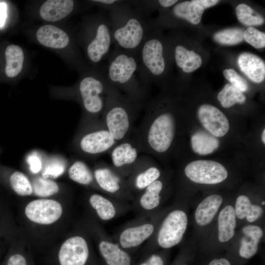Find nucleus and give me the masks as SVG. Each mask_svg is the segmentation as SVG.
Instances as JSON below:
<instances>
[{
	"mask_svg": "<svg viewBox=\"0 0 265 265\" xmlns=\"http://www.w3.org/2000/svg\"><path fill=\"white\" fill-rule=\"evenodd\" d=\"M145 114L141 123L134 128L140 153L161 155L169 150L174 140L176 120L173 112L161 109L154 101L146 102Z\"/></svg>",
	"mask_w": 265,
	"mask_h": 265,
	"instance_id": "1",
	"label": "nucleus"
},
{
	"mask_svg": "<svg viewBox=\"0 0 265 265\" xmlns=\"http://www.w3.org/2000/svg\"><path fill=\"white\" fill-rule=\"evenodd\" d=\"M106 11L114 46L137 55L151 31L148 17L134 8L129 0H120Z\"/></svg>",
	"mask_w": 265,
	"mask_h": 265,
	"instance_id": "2",
	"label": "nucleus"
},
{
	"mask_svg": "<svg viewBox=\"0 0 265 265\" xmlns=\"http://www.w3.org/2000/svg\"><path fill=\"white\" fill-rule=\"evenodd\" d=\"M104 72L107 81L132 102L144 107L148 86L141 78L137 55L114 46L107 57Z\"/></svg>",
	"mask_w": 265,
	"mask_h": 265,
	"instance_id": "3",
	"label": "nucleus"
},
{
	"mask_svg": "<svg viewBox=\"0 0 265 265\" xmlns=\"http://www.w3.org/2000/svg\"><path fill=\"white\" fill-rule=\"evenodd\" d=\"M107 83L104 69L89 66L80 73L75 84L65 89L63 96L80 104L81 121L100 120L105 107Z\"/></svg>",
	"mask_w": 265,
	"mask_h": 265,
	"instance_id": "4",
	"label": "nucleus"
},
{
	"mask_svg": "<svg viewBox=\"0 0 265 265\" xmlns=\"http://www.w3.org/2000/svg\"><path fill=\"white\" fill-rule=\"evenodd\" d=\"M78 45L83 49L85 57L93 68H101L108 57L113 40L106 11L101 9L94 14L84 17L77 34Z\"/></svg>",
	"mask_w": 265,
	"mask_h": 265,
	"instance_id": "5",
	"label": "nucleus"
},
{
	"mask_svg": "<svg viewBox=\"0 0 265 265\" xmlns=\"http://www.w3.org/2000/svg\"><path fill=\"white\" fill-rule=\"evenodd\" d=\"M107 82L106 105L101 120L114 139L119 142L131 136L134 122L144 107Z\"/></svg>",
	"mask_w": 265,
	"mask_h": 265,
	"instance_id": "6",
	"label": "nucleus"
},
{
	"mask_svg": "<svg viewBox=\"0 0 265 265\" xmlns=\"http://www.w3.org/2000/svg\"><path fill=\"white\" fill-rule=\"evenodd\" d=\"M117 143L101 119L81 121L73 140V147L81 156L94 158L108 153Z\"/></svg>",
	"mask_w": 265,
	"mask_h": 265,
	"instance_id": "7",
	"label": "nucleus"
},
{
	"mask_svg": "<svg viewBox=\"0 0 265 265\" xmlns=\"http://www.w3.org/2000/svg\"><path fill=\"white\" fill-rule=\"evenodd\" d=\"M162 40L151 31L137 54L139 72L144 83L148 85L165 74L166 61Z\"/></svg>",
	"mask_w": 265,
	"mask_h": 265,
	"instance_id": "8",
	"label": "nucleus"
},
{
	"mask_svg": "<svg viewBox=\"0 0 265 265\" xmlns=\"http://www.w3.org/2000/svg\"><path fill=\"white\" fill-rule=\"evenodd\" d=\"M86 235L76 234L66 239L54 257V265H103Z\"/></svg>",
	"mask_w": 265,
	"mask_h": 265,
	"instance_id": "9",
	"label": "nucleus"
},
{
	"mask_svg": "<svg viewBox=\"0 0 265 265\" xmlns=\"http://www.w3.org/2000/svg\"><path fill=\"white\" fill-rule=\"evenodd\" d=\"M92 170L101 193L122 202L133 201L134 196L129 187L127 179L111 164L100 161L95 164Z\"/></svg>",
	"mask_w": 265,
	"mask_h": 265,
	"instance_id": "10",
	"label": "nucleus"
},
{
	"mask_svg": "<svg viewBox=\"0 0 265 265\" xmlns=\"http://www.w3.org/2000/svg\"><path fill=\"white\" fill-rule=\"evenodd\" d=\"M92 223L90 232L95 240L103 265H135L131 254L123 249L96 221Z\"/></svg>",
	"mask_w": 265,
	"mask_h": 265,
	"instance_id": "11",
	"label": "nucleus"
},
{
	"mask_svg": "<svg viewBox=\"0 0 265 265\" xmlns=\"http://www.w3.org/2000/svg\"><path fill=\"white\" fill-rule=\"evenodd\" d=\"M155 230L154 223L146 215H140L122 227L114 239L123 249L132 254L153 236Z\"/></svg>",
	"mask_w": 265,
	"mask_h": 265,
	"instance_id": "12",
	"label": "nucleus"
},
{
	"mask_svg": "<svg viewBox=\"0 0 265 265\" xmlns=\"http://www.w3.org/2000/svg\"><path fill=\"white\" fill-rule=\"evenodd\" d=\"M187 225L186 213L180 210L170 212L162 221L156 237L159 247L164 249L172 247L182 240Z\"/></svg>",
	"mask_w": 265,
	"mask_h": 265,
	"instance_id": "13",
	"label": "nucleus"
},
{
	"mask_svg": "<svg viewBox=\"0 0 265 265\" xmlns=\"http://www.w3.org/2000/svg\"><path fill=\"white\" fill-rule=\"evenodd\" d=\"M140 153L138 143L132 134L118 142L108 152L111 166L121 175L127 178L132 173Z\"/></svg>",
	"mask_w": 265,
	"mask_h": 265,
	"instance_id": "14",
	"label": "nucleus"
},
{
	"mask_svg": "<svg viewBox=\"0 0 265 265\" xmlns=\"http://www.w3.org/2000/svg\"><path fill=\"white\" fill-rule=\"evenodd\" d=\"M63 209L61 204L55 199L38 198L29 202L24 213L31 222L40 225H50L57 222L62 216Z\"/></svg>",
	"mask_w": 265,
	"mask_h": 265,
	"instance_id": "15",
	"label": "nucleus"
},
{
	"mask_svg": "<svg viewBox=\"0 0 265 265\" xmlns=\"http://www.w3.org/2000/svg\"><path fill=\"white\" fill-rule=\"evenodd\" d=\"M186 177L193 182L216 184L224 181L228 172L221 163L210 160H197L188 163L185 168Z\"/></svg>",
	"mask_w": 265,
	"mask_h": 265,
	"instance_id": "16",
	"label": "nucleus"
},
{
	"mask_svg": "<svg viewBox=\"0 0 265 265\" xmlns=\"http://www.w3.org/2000/svg\"><path fill=\"white\" fill-rule=\"evenodd\" d=\"M160 175L159 169L144 154L139 155L132 173L126 179L129 187L134 197L159 179Z\"/></svg>",
	"mask_w": 265,
	"mask_h": 265,
	"instance_id": "17",
	"label": "nucleus"
},
{
	"mask_svg": "<svg viewBox=\"0 0 265 265\" xmlns=\"http://www.w3.org/2000/svg\"><path fill=\"white\" fill-rule=\"evenodd\" d=\"M88 202L97 217L104 222L114 219L132 208L128 203L99 192H92L89 194Z\"/></svg>",
	"mask_w": 265,
	"mask_h": 265,
	"instance_id": "18",
	"label": "nucleus"
},
{
	"mask_svg": "<svg viewBox=\"0 0 265 265\" xmlns=\"http://www.w3.org/2000/svg\"><path fill=\"white\" fill-rule=\"evenodd\" d=\"M198 118L203 126L215 137H222L228 132L229 122L225 115L211 105H201L197 111Z\"/></svg>",
	"mask_w": 265,
	"mask_h": 265,
	"instance_id": "19",
	"label": "nucleus"
},
{
	"mask_svg": "<svg viewBox=\"0 0 265 265\" xmlns=\"http://www.w3.org/2000/svg\"><path fill=\"white\" fill-rule=\"evenodd\" d=\"M77 1L73 0H48L40 6L38 14L44 21L50 23L60 21L78 10Z\"/></svg>",
	"mask_w": 265,
	"mask_h": 265,
	"instance_id": "20",
	"label": "nucleus"
},
{
	"mask_svg": "<svg viewBox=\"0 0 265 265\" xmlns=\"http://www.w3.org/2000/svg\"><path fill=\"white\" fill-rule=\"evenodd\" d=\"M163 188V182L158 179L134 196L133 208L139 215H147L148 212L158 207Z\"/></svg>",
	"mask_w": 265,
	"mask_h": 265,
	"instance_id": "21",
	"label": "nucleus"
},
{
	"mask_svg": "<svg viewBox=\"0 0 265 265\" xmlns=\"http://www.w3.org/2000/svg\"><path fill=\"white\" fill-rule=\"evenodd\" d=\"M238 63L240 70L252 81L260 83L265 78V64L259 56L249 53L239 55Z\"/></svg>",
	"mask_w": 265,
	"mask_h": 265,
	"instance_id": "22",
	"label": "nucleus"
},
{
	"mask_svg": "<svg viewBox=\"0 0 265 265\" xmlns=\"http://www.w3.org/2000/svg\"><path fill=\"white\" fill-rule=\"evenodd\" d=\"M6 76L13 79L22 74L26 64V53L24 49L16 44L8 45L5 50Z\"/></svg>",
	"mask_w": 265,
	"mask_h": 265,
	"instance_id": "23",
	"label": "nucleus"
},
{
	"mask_svg": "<svg viewBox=\"0 0 265 265\" xmlns=\"http://www.w3.org/2000/svg\"><path fill=\"white\" fill-rule=\"evenodd\" d=\"M67 174L69 178L73 182L92 187L101 192L95 181L92 169L83 160L79 159L73 160L69 164Z\"/></svg>",
	"mask_w": 265,
	"mask_h": 265,
	"instance_id": "24",
	"label": "nucleus"
},
{
	"mask_svg": "<svg viewBox=\"0 0 265 265\" xmlns=\"http://www.w3.org/2000/svg\"><path fill=\"white\" fill-rule=\"evenodd\" d=\"M220 195L213 194L204 199L198 206L195 213V220L200 226L209 224L214 218L222 203Z\"/></svg>",
	"mask_w": 265,
	"mask_h": 265,
	"instance_id": "25",
	"label": "nucleus"
},
{
	"mask_svg": "<svg viewBox=\"0 0 265 265\" xmlns=\"http://www.w3.org/2000/svg\"><path fill=\"white\" fill-rule=\"evenodd\" d=\"M242 232L245 236L241 239L239 254L241 257L248 259L256 253L263 232L260 227L255 225L246 226Z\"/></svg>",
	"mask_w": 265,
	"mask_h": 265,
	"instance_id": "26",
	"label": "nucleus"
},
{
	"mask_svg": "<svg viewBox=\"0 0 265 265\" xmlns=\"http://www.w3.org/2000/svg\"><path fill=\"white\" fill-rule=\"evenodd\" d=\"M190 141L193 151L200 155L212 153L218 148L220 145L216 137L202 130L194 133L191 137Z\"/></svg>",
	"mask_w": 265,
	"mask_h": 265,
	"instance_id": "27",
	"label": "nucleus"
},
{
	"mask_svg": "<svg viewBox=\"0 0 265 265\" xmlns=\"http://www.w3.org/2000/svg\"><path fill=\"white\" fill-rule=\"evenodd\" d=\"M236 216L235 209L230 205L226 206L220 212L218 216V239L220 242L227 241L234 236Z\"/></svg>",
	"mask_w": 265,
	"mask_h": 265,
	"instance_id": "28",
	"label": "nucleus"
},
{
	"mask_svg": "<svg viewBox=\"0 0 265 265\" xmlns=\"http://www.w3.org/2000/svg\"><path fill=\"white\" fill-rule=\"evenodd\" d=\"M204 9L192 0L179 2L171 10V14L176 18L185 19L193 25L199 24Z\"/></svg>",
	"mask_w": 265,
	"mask_h": 265,
	"instance_id": "29",
	"label": "nucleus"
},
{
	"mask_svg": "<svg viewBox=\"0 0 265 265\" xmlns=\"http://www.w3.org/2000/svg\"><path fill=\"white\" fill-rule=\"evenodd\" d=\"M69 164L67 160L62 156H47L41 176L53 180L58 178L65 172Z\"/></svg>",
	"mask_w": 265,
	"mask_h": 265,
	"instance_id": "30",
	"label": "nucleus"
},
{
	"mask_svg": "<svg viewBox=\"0 0 265 265\" xmlns=\"http://www.w3.org/2000/svg\"><path fill=\"white\" fill-rule=\"evenodd\" d=\"M234 209L238 219L246 218L249 222L257 220L263 213L261 206L252 205L249 198L245 195H240L237 198Z\"/></svg>",
	"mask_w": 265,
	"mask_h": 265,
	"instance_id": "31",
	"label": "nucleus"
},
{
	"mask_svg": "<svg viewBox=\"0 0 265 265\" xmlns=\"http://www.w3.org/2000/svg\"><path fill=\"white\" fill-rule=\"evenodd\" d=\"M31 183L33 194L41 198H48L60 191V186L56 181L41 176L35 177Z\"/></svg>",
	"mask_w": 265,
	"mask_h": 265,
	"instance_id": "32",
	"label": "nucleus"
},
{
	"mask_svg": "<svg viewBox=\"0 0 265 265\" xmlns=\"http://www.w3.org/2000/svg\"><path fill=\"white\" fill-rule=\"evenodd\" d=\"M9 182L12 189L20 196H29L33 194L31 181L23 172H13L9 176Z\"/></svg>",
	"mask_w": 265,
	"mask_h": 265,
	"instance_id": "33",
	"label": "nucleus"
},
{
	"mask_svg": "<svg viewBox=\"0 0 265 265\" xmlns=\"http://www.w3.org/2000/svg\"><path fill=\"white\" fill-rule=\"evenodd\" d=\"M217 99L223 107L228 108L236 103L243 104L246 96L231 84L227 83L219 92Z\"/></svg>",
	"mask_w": 265,
	"mask_h": 265,
	"instance_id": "34",
	"label": "nucleus"
},
{
	"mask_svg": "<svg viewBox=\"0 0 265 265\" xmlns=\"http://www.w3.org/2000/svg\"><path fill=\"white\" fill-rule=\"evenodd\" d=\"M236 12L238 21L244 25L251 26L264 23V18L245 4L238 5L236 8Z\"/></svg>",
	"mask_w": 265,
	"mask_h": 265,
	"instance_id": "35",
	"label": "nucleus"
},
{
	"mask_svg": "<svg viewBox=\"0 0 265 265\" xmlns=\"http://www.w3.org/2000/svg\"><path fill=\"white\" fill-rule=\"evenodd\" d=\"M244 31L242 29L238 27L225 29L215 33L213 39L216 42L222 45H236L244 40Z\"/></svg>",
	"mask_w": 265,
	"mask_h": 265,
	"instance_id": "36",
	"label": "nucleus"
},
{
	"mask_svg": "<svg viewBox=\"0 0 265 265\" xmlns=\"http://www.w3.org/2000/svg\"><path fill=\"white\" fill-rule=\"evenodd\" d=\"M47 156L38 150H33L26 156L25 162L29 172L34 175L41 173Z\"/></svg>",
	"mask_w": 265,
	"mask_h": 265,
	"instance_id": "37",
	"label": "nucleus"
},
{
	"mask_svg": "<svg viewBox=\"0 0 265 265\" xmlns=\"http://www.w3.org/2000/svg\"><path fill=\"white\" fill-rule=\"evenodd\" d=\"M243 39L256 49L265 47V34L252 26L247 28L243 33Z\"/></svg>",
	"mask_w": 265,
	"mask_h": 265,
	"instance_id": "38",
	"label": "nucleus"
},
{
	"mask_svg": "<svg viewBox=\"0 0 265 265\" xmlns=\"http://www.w3.org/2000/svg\"><path fill=\"white\" fill-rule=\"evenodd\" d=\"M225 78L231 84L242 92H245L248 88L246 81L240 76L233 69H227L223 71Z\"/></svg>",
	"mask_w": 265,
	"mask_h": 265,
	"instance_id": "39",
	"label": "nucleus"
},
{
	"mask_svg": "<svg viewBox=\"0 0 265 265\" xmlns=\"http://www.w3.org/2000/svg\"><path fill=\"white\" fill-rule=\"evenodd\" d=\"M3 265H32L27 255L23 251L11 253Z\"/></svg>",
	"mask_w": 265,
	"mask_h": 265,
	"instance_id": "40",
	"label": "nucleus"
},
{
	"mask_svg": "<svg viewBox=\"0 0 265 265\" xmlns=\"http://www.w3.org/2000/svg\"><path fill=\"white\" fill-rule=\"evenodd\" d=\"M201 57L194 51H190L189 56L182 70L186 73L192 72L198 69L201 65Z\"/></svg>",
	"mask_w": 265,
	"mask_h": 265,
	"instance_id": "41",
	"label": "nucleus"
},
{
	"mask_svg": "<svg viewBox=\"0 0 265 265\" xmlns=\"http://www.w3.org/2000/svg\"><path fill=\"white\" fill-rule=\"evenodd\" d=\"M190 51L181 45L174 48V58L177 66L182 69L189 56Z\"/></svg>",
	"mask_w": 265,
	"mask_h": 265,
	"instance_id": "42",
	"label": "nucleus"
},
{
	"mask_svg": "<svg viewBox=\"0 0 265 265\" xmlns=\"http://www.w3.org/2000/svg\"><path fill=\"white\" fill-rule=\"evenodd\" d=\"M164 263L162 257L156 254H148L141 258L135 265H164Z\"/></svg>",
	"mask_w": 265,
	"mask_h": 265,
	"instance_id": "43",
	"label": "nucleus"
},
{
	"mask_svg": "<svg viewBox=\"0 0 265 265\" xmlns=\"http://www.w3.org/2000/svg\"><path fill=\"white\" fill-rule=\"evenodd\" d=\"M120 0H89L88 2L92 5L99 7L101 9L106 11L112 5L118 3Z\"/></svg>",
	"mask_w": 265,
	"mask_h": 265,
	"instance_id": "44",
	"label": "nucleus"
},
{
	"mask_svg": "<svg viewBox=\"0 0 265 265\" xmlns=\"http://www.w3.org/2000/svg\"><path fill=\"white\" fill-rule=\"evenodd\" d=\"M192 1L204 9L212 7L219 2V0H193Z\"/></svg>",
	"mask_w": 265,
	"mask_h": 265,
	"instance_id": "45",
	"label": "nucleus"
},
{
	"mask_svg": "<svg viewBox=\"0 0 265 265\" xmlns=\"http://www.w3.org/2000/svg\"><path fill=\"white\" fill-rule=\"evenodd\" d=\"M7 6L5 2H0V28L4 25L7 17Z\"/></svg>",
	"mask_w": 265,
	"mask_h": 265,
	"instance_id": "46",
	"label": "nucleus"
},
{
	"mask_svg": "<svg viewBox=\"0 0 265 265\" xmlns=\"http://www.w3.org/2000/svg\"><path fill=\"white\" fill-rule=\"evenodd\" d=\"M159 2L164 8H167L176 4L177 0H159Z\"/></svg>",
	"mask_w": 265,
	"mask_h": 265,
	"instance_id": "47",
	"label": "nucleus"
},
{
	"mask_svg": "<svg viewBox=\"0 0 265 265\" xmlns=\"http://www.w3.org/2000/svg\"><path fill=\"white\" fill-rule=\"evenodd\" d=\"M209 265H231V264L226 259L221 258L212 261Z\"/></svg>",
	"mask_w": 265,
	"mask_h": 265,
	"instance_id": "48",
	"label": "nucleus"
},
{
	"mask_svg": "<svg viewBox=\"0 0 265 265\" xmlns=\"http://www.w3.org/2000/svg\"><path fill=\"white\" fill-rule=\"evenodd\" d=\"M265 129H264L262 134V140L263 142V143L265 144Z\"/></svg>",
	"mask_w": 265,
	"mask_h": 265,
	"instance_id": "49",
	"label": "nucleus"
}]
</instances>
